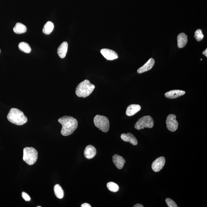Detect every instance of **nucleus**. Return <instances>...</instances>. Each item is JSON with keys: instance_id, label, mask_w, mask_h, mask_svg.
<instances>
[{"instance_id": "obj_1", "label": "nucleus", "mask_w": 207, "mask_h": 207, "mask_svg": "<svg viewBox=\"0 0 207 207\" xmlns=\"http://www.w3.org/2000/svg\"><path fill=\"white\" fill-rule=\"evenodd\" d=\"M58 122L62 124L61 133L65 136L70 135L76 130L78 126L77 120L71 116H64L59 118Z\"/></svg>"}, {"instance_id": "obj_2", "label": "nucleus", "mask_w": 207, "mask_h": 207, "mask_svg": "<svg viewBox=\"0 0 207 207\" xmlns=\"http://www.w3.org/2000/svg\"><path fill=\"white\" fill-rule=\"evenodd\" d=\"M9 122L17 126H22L27 121V118L22 111L17 108H12L10 110L7 116Z\"/></svg>"}, {"instance_id": "obj_3", "label": "nucleus", "mask_w": 207, "mask_h": 207, "mask_svg": "<svg viewBox=\"0 0 207 207\" xmlns=\"http://www.w3.org/2000/svg\"><path fill=\"white\" fill-rule=\"evenodd\" d=\"M95 86L89 80H86L80 83L76 89V94L79 97L85 98L89 96L94 90Z\"/></svg>"}, {"instance_id": "obj_4", "label": "nucleus", "mask_w": 207, "mask_h": 207, "mask_svg": "<svg viewBox=\"0 0 207 207\" xmlns=\"http://www.w3.org/2000/svg\"><path fill=\"white\" fill-rule=\"evenodd\" d=\"M38 154L34 148L27 147L23 150V160L29 165H34L37 162Z\"/></svg>"}, {"instance_id": "obj_5", "label": "nucleus", "mask_w": 207, "mask_h": 207, "mask_svg": "<svg viewBox=\"0 0 207 207\" xmlns=\"http://www.w3.org/2000/svg\"><path fill=\"white\" fill-rule=\"evenodd\" d=\"M95 126L103 132H107L109 129V122L106 117L97 115L94 119Z\"/></svg>"}, {"instance_id": "obj_6", "label": "nucleus", "mask_w": 207, "mask_h": 207, "mask_svg": "<svg viewBox=\"0 0 207 207\" xmlns=\"http://www.w3.org/2000/svg\"><path fill=\"white\" fill-rule=\"evenodd\" d=\"M154 126V119L150 116H146L140 118L135 125L134 127L136 129L140 130L144 128H152Z\"/></svg>"}, {"instance_id": "obj_7", "label": "nucleus", "mask_w": 207, "mask_h": 207, "mask_svg": "<svg viewBox=\"0 0 207 207\" xmlns=\"http://www.w3.org/2000/svg\"><path fill=\"white\" fill-rule=\"evenodd\" d=\"M166 122L168 129L171 132H175L178 129V123L177 121L176 116L175 114L169 115L167 116Z\"/></svg>"}, {"instance_id": "obj_8", "label": "nucleus", "mask_w": 207, "mask_h": 207, "mask_svg": "<svg viewBox=\"0 0 207 207\" xmlns=\"http://www.w3.org/2000/svg\"><path fill=\"white\" fill-rule=\"evenodd\" d=\"M165 163V159L163 157L158 158L152 163V168L155 172H159L163 168Z\"/></svg>"}, {"instance_id": "obj_9", "label": "nucleus", "mask_w": 207, "mask_h": 207, "mask_svg": "<svg viewBox=\"0 0 207 207\" xmlns=\"http://www.w3.org/2000/svg\"><path fill=\"white\" fill-rule=\"evenodd\" d=\"M101 53L103 57L108 60H113L118 58V55L116 53L110 49L104 48L101 50Z\"/></svg>"}, {"instance_id": "obj_10", "label": "nucleus", "mask_w": 207, "mask_h": 207, "mask_svg": "<svg viewBox=\"0 0 207 207\" xmlns=\"http://www.w3.org/2000/svg\"><path fill=\"white\" fill-rule=\"evenodd\" d=\"M154 64H155V60L154 59L152 58L150 59L147 63L145 64L140 68L138 69L137 73L139 74H141L144 73V72L148 71L152 68Z\"/></svg>"}, {"instance_id": "obj_11", "label": "nucleus", "mask_w": 207, "mask_h": 207, "mask_svg": "<svg viewBox=\"0 0 207 207\" xmlns=\"http://www.w3.org/2000/svg\"><path fill=\"white\" fill-rule=\"evenodd\" d=\"M121 137L123 141L130 142L133 145H136L138 144L137 139L131 133H128L127 134H122Z\"/></svg>"}, {"instance_id": "obj_12", "label": "nucleus", "mask_w": 207, "mask_h": 207, "mask_svg": "<svg viewBox=\"0 0 207 207\" xmlns=\"http://www.w3.org/2000/svg\"><path fill=\"white\" fill-rule=\"evenodd\" d=\"M113 161L115 166L119 169H122L126 163V160L124 158L117 154L113 156Z\"/></svg>"}, {"instance_id": "obj_13", "label": "nucleus", "mask_w": 207, "mask_h": 207, "mask_svg": "<svg viewBox=\"0 0 207 207\" xmlns=\"http://www.w3.org/2000/svg\"><path fill=\"white\" fill-rule=\"evenodd\" d=\"M68 48V44L66 42H64L59 46L57 50V53L59 57L64 58L66 56Z\"/></svg>"}, {"instance_id": "obj_14", "label": "nucleus", "mask_w": 207, "mask_h": 207, "mask_svg": "<svg viewBox=\"0 0 207 207\" xmlns=\"http://www.w3.org/2000/svg\"><path fill=\"white\" fill-rule=\"evenodd\" d=\"M185 94V91L180 90H174L167 92L165 94L166 97L169 99H175L183 96Z\"/></svg>"}, {"instance_id": "obj_15", "label": "nucleus", "mask_w": 207, "mask_h": 207, "mask_svg": "<svg viewBox=\"0 0 207 207\" xmlns=\"http://www.w3.org/2000/svg\"><path fill=\"white\" fill-rule=\"evenodd\" d=\"M141 107L139 105L131 104L128 107L126 111V114L127 116H132L140 111Z\"/></svg>"}, {"instance_id": "obj_16", "label": "nucleus", "mask_w": 207, "mask_h": 207, "mask_svg": "<svg viewBox=\"0 0 207 207\" xmlns=\"http://www.w3.org/2000/svg\"><path fill=\"white\" fill-rule=\"evenodd\" d=\"M96 154L95 148L91 145L87 146L85 149L84 155L85 157L88 159H91L95 157Z\"/></svg>"}, {"instance_id": "obj_17", "label": "nucleus", "mask_w": 207, "mask_h": 207, "mask_svg": "<svg viewBox=\"0 0 207 207\" xmlns=\"http://www.w3.org/2000/svg\"><path fill=\"white\" fill-rule=\"evenodd\" d=\"M178 47L179 48H183L185 47L188 42V37L184 33L179 34L177 37Z\"/></svg>"}, {"instance_id": "obj_18", "label": "nucleus", "mask_w": 207, "mask_h": 207, "mask_svg": "<svg viewBox=\"0 0 207 207\" xmlns=\"http://www.w3.org/2000/svg\"><path fill=\"white\" fill-rule=\"evenodd\" d=\"M27 30L26 26L22 23L18 22L16 23L15 26L13 28V31L17 34L25 33Z\"/></svg>"}, {"instance_id": "obj_19", "label": "nucleus", "mask_w": 207, "mask_h": 207, "mask_svg": "<svg viewBox=\"0 0 207 207\" xmlns=\"http://www.w3.org/2000/svg\"><path fill=\"white\" fill-rule=\"evenodd\" d=\"M54 28L53 23L51 21H48L44 25L43 32L46 34H49L51 33Z\"/></svg>"}, {"instance_id": "obj_20", "label": "nucleus", "mask_w": 207, "mask_h": 207, "mask_svg": "<svg viewBox=\"0 0 207 207\" xmlns=\"http://www.w3.org/2000/svg\"><path fill=\"white\" fill-rule=\"evenodd\" d=\"M54 193L58 198L62 199L64 197V194L61 186L58 184H57L54 187Z\"/></svg>"}, {"instance_id": "obj_21", "label": "nucleus", "mask_w": 207, "mask_h": 207, "mask_svg": "<svg viewBox=\"0 0 207 207\" xmlns=\"http://www.w3.org/2000/svg\"><path fill=\"white\" fill-rule=\"evenodd\" d=\"M19 50L25 53H29L31 51V48L29 44L25 42H21L19 44Z\"/></svg>"}, {"instance_id": "obj_22", "label": "nucleus", "mask_w": 207, "mask_h": 207, "mask_svg": "<svg viewBox=\"0 0 207 207\" xmlns=\"http://www.w3.org/2000/svg\"><path fill=\"white\" fill-rule=\"evenodd\" d=\"M107 186L108 190L113 192H116L119 190V186L113 182H110L107 184Z\"/></svg>"}, {"instance_id": "obj_23", "label": "nucleus", "mask_w": 207, "mask_h": 207, "mask_svg": "<svg viewBox=\"0 0 207 207\" xmlns=\"http://www.w3.org/2000/svg\"><path fill=\"white\" fill-rule=\"evenodd\" d=\"M194 37L196 40L198 42H200L203 40L204 38V35L201 30L199 29L197 30L195 33Z\"/></svg>"}, {"instance_id": "obj_24", "label": "nucleus", "mask_w": 207, "mask_h": 207, "mask_svg": "<svg viewBox=\"0 0 207 207\" xmlns=\"http://www.w3.org/2000/svg\"><path fill=\"white\" fill-rule=\"evenodd\" d=\"M165 201L166 202L168 206V207H178L177 204L175 202L171 199L167 198L166 199Z\"/></svg>"}, {"instance_id": "obj_25", "label": "nucleus", "mask_w": 207, "mask_h": 207, "mask_svg": "<svg viewBox=\"0 0 207 207\" xmlns=\"http://www.w3.org/2000/svg\"><path fill=\"white\" fill-rule=\"evenodd\" d=\"M22 197L23 199L26 201H30V198L29 196L25 192H23L22 194Z\"/></svg>"}, {"instance_id": "obj_26", "label": "nucleus", "mask_w": 207, "mask_h": 207, "mask_svg": "<svg viewBox=\"0 0 207 207\" xmlns=\"http://www.w3.org/2000/svg\"><path fill=\"white\" fill-rule=\"evenodd\" d=\"M81 207H91V206L89 204L87 203H85L81 205Z\"/></svg>"}, {"instance_id": "obj_27", "label": "nucleus", "mask_w": 207, "mask_h": 207, "mask_svg": "<svg viewBox=\"0 0 207 207\" xmlns=\"http://www.w3.org/2000/svg\"><path fill=\"white\" fill-rule=\"evenodd\" d=\"M134 207H143L144 206H143V205L142 204H136V205H135L134 206Z\"/></svg>"}, {"instance_id": "obj_28", "label": "nucleus", "mask_w": 207, "mask_h": 207, "mask_svg": "<svg viewBox=\"0 0 207 207\" xmlns=\"http://www.w3.org/2000/svg\"><path fill=\"white\" fill-rule=\"evenodd\" d=\"M202 53H203V55H205V56L207 57V49L206 48V50H205Z\"/></svg>"}, {"instance_id": "obj_29", "label": "nucleus", "mask_w": 207, "mask_h": 207, "mask_svg": "<svg viewBox=\"0 0 207 207\" xmlns=\"http://www.w3.org/2000/svg\"><path fill=\"white\" fill-rule=\"evenodd\" d=\"M37 207H41V206H37Z\"/></svg>"}, {"instance_id": "obj_30", "label": "nucleus", "mask_w": 207, "mask_h": 207, "mask_svg": "<svg viewBox=\"0 0 207 207\" xmlns=\"http://www.w3.org/2000/svg\"><path fill=\"white\" fill-rule=\"evenodd\" d=\"M0 53H1V49H0Z\"/></svg>"}]
</instances>
